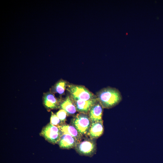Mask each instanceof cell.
Returning <instances> with one entry per match:
<instances>
[{"instance_id":"obj_1","label":"cell","mask_w":163,"mask_h":163,"mask_svg":"<svg viewBox=\"0 0 163 163\" xmlns=\"http://www.w3.org/2000/svg\"><path fill=\"white\" fill-rule=\"evenodd\" d=\"M96 95L103 108L109 109L113 107L122 100L121 94L118 90L110 87L101 89Z\"/></svg>"},{"instance_id":"obj_2","label":"cell","mask_w":163,"mask_h":163,"mask_svg":"<svg viewBox=\"0 0 163 163\" xmlns=\"http://www.w3.org/2000/svg\"><path fill=\"white\" fill-rule=\"evenodd\" d=\"M66 90L73 100L87 101L97 98L85 86L69 83Z\"/></svg>"},{"instance_id":"obj_3","label":"cell","mask_w":163,"mask_h":163,"mask_svg":"<svg viewBox=\"0 0 163 163\" xmlns=\"http://www.w3.org/2000/svg\"><path fill=\"white\" fill-rule=\"evenodd\" d=\"M91 122L87 113H78L72 119L71 124L82 136L87 135Z\"/></svg>"},{"instance_id":"obj_4","label":"cell","mask_w":163,"mask_h":163,"mask_svg":"<svg viewBox=\"0 0 163 163\" xmlns=\"http://www.w3.org/2000/svg\"><path fill=\"white\" fill-rule=\"evenodd\" d=\"M63 134L58 127L49 123L43 128L40 135L49 142L55 144L58 143Z\"/></svg>"},{"instance_id":"obj_5","label":"cell","mask_w":163,"mask_h":163,"mask_svg":"<svg viewBox=\"0 0 163 163\" xmlns=\"http://www.w3.org/2000/svg\"><path fill=\"white\" fill-rule=\"evenodd\" d=\"M75 148L79 155L91 157L96 152V142L94 139H86L78 142Z\"/></svg>"},{"instance_id":"obj_6","label":"cell","mask_w":163,"mask_h":163,"mask_svg":"<svg viewBox=\"0 0 163 163\" xmlns=\"http://www.w3.org/2000/svg\"><path fill=\"white\" fill-rule=\"evenodd\" d=\"M61 98L56 97L50 91L44 93L43 97V103L48 110L59 108Z\"/></svg>"},{"instance_id":"obj_7","label":"cell","mask_w":163,"mask_h":163,"mask_svg":"<svg viewBox=\"0 0 163 163\" xmlns=\"http://www.w3.org/2000/svg\"><path fill=\"white\" fill-rule=\"evenodd\" d=\"M73 101L77 111L81 113H88L92 106L98 101L97 98L87 101Z\"/></svg>"},{"instance_id":"obj_8","label":"cell","mask_w":163,"mask_h":163,"mask_svg":"<svg viewBox=\"0 0 163 163\" xmlns=\"http://www.w3.org/2000/svg\"><path fill=\"white\" fill-rule=\"evenodd\" d=\"M59 108L66 111L68 115H74L77 111L75 105L69 95L63 98H61Z\"/></svg>"},{"instance_id":"obj_9","label":"cell","mask_w":163,"mask_h":163,"mask_svg":"<svg viewBox=\"0 0 163 163\" xmlns=\"http://www.w3.org/2000/svg\"><path fill=\"white\" fill-rule=\"evenodd\" d=\"M103 107L98 101L91 107L88 116L91 123L102 120Z\"/></svg>"},{"instance_id":"obj_10","label":"cell","mask_w":163,"mask_h":163,"mask_svg":"<svg viewBox=\"0 0 163 163\" xmlns=\"http://www.w3.org/2000/svg\"><path fill=\"white\" fill-rule=\"evenodd\" d=\"M104 132L103 120L92 123L87 134L90 138L95 139L100 136Z\"/></svg>"},{"instance_id":"obj_11","label":"cell","mask_w":163,"mask_h":163,"mask_svg":"<svg viewBox=\"0 0 163 163\" xmlns=\"http://www.w3.org/2000/svg\"><path fill=\"white\" fill-rule=\"evenodd\" d=\"M78 142L77 139L72 136L63 134L58 144L62 149H69L75 147Z\"/></svg>"},{"instance_id":"obj_12","label":"cell","mask_w":163,"mask_h":163,"mask_svg":"<svg viewBox=\"0 0 163 163\" xmlns=\"http://www.w3.org/2000/svg\"><path fill=\"white\" fill-rule=\"evenodd\" d=\"M58 127L63 134L70 135L75 138L78 142H80L82 136L78 131L73 126L63 124Z\"/></svg>"},{"instance_id":"obj_13","label":"cell","mask_w":163,"mask_h":163,"mask_svg":"<svg viewBox=\"0 0 163 163\" xmlns=\"http://www.w3.org/2000/svg\"><path fill=\"white\" fill-rule=\"evenodd\" d=\"M68 84L67 81L61 79L52 87L50 91L54 94L58 93L61 96L64 94Z\"/></svg>"},{"instance_id":"obj_14","label":"cell","mask_w":163,"mask_h":163,"mask_svg":"<svg viewBox=\"0 0 163 163\" xmlns=\"http://www.w3.org/2000/svg\"><path fill=\"white\" fill-rule=\"evenodd\" d=\"M50 123L56 126H58L63 124L56 114L52 111L51 112Z\"/></svg>"},{"instance_id":"obj_15","label":"cell","mask_w":163,"mask_h":163,"mask_svg":"<svg viewBox=\"0 0 163 163\" xmlns=\"http://www.w3.org/2000/svg\"><path fill=\"white\" fill-rule=\"evenodd\" d=\"M56 114L62 123L64 124L67 116L68 115L67 112L63 109H60Z\"/></svg>"}]
</instances>
